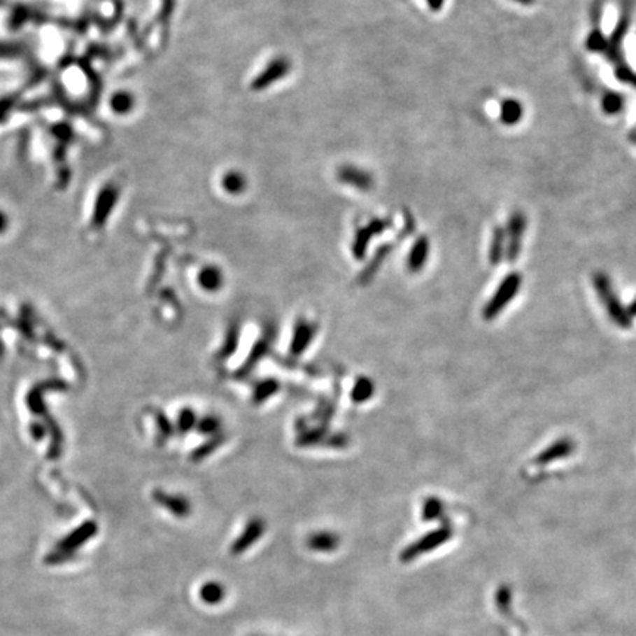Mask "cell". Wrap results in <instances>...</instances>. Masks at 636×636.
<instances>
[{"mask_svg": "<svg viewBox=\"0 0 636 636\" xmlns=\"http://www.w3.org/2000/svg\"><path fill=\"white\" fill-rule=\"evenodd\" d=\"M623 105H625V99L620 96V93H616V92L605 93L601 101V106H602L604 112L609 115L619 114V112L623 109Z\"/></svg>", "mask_w": 636, "mask_h": 636, "instance_id": "44dd1931", "label": "cell"}, {"mask_svg": "<svg viewBox=\"0 0 636 636\" xmlns=\"http://www.w3.org/2000/svg\"><path fill=\"white\" fill-rule=\"evenodd\" d=\"M199 285L208 292L218 290L222 286V273L220 268L215 265L204 267L199 273Z\"/></svg>", "mask_w": 636, "mask_h": 636, "instance_id": "e0dca14e", "label": "cell"}, {"mask_svg": "<svg viewBox=\"0 0 636 636\" xmlns=\"http://www.w3.org/2000/svg\"><path fill=\"white\" fill-rule=\"evenodd\" d=\"M218 427H220V421L214 417H208V418L202 420L201 426H199V429L205 433H214Z\"/></svg>", "mask_w": 636, "mask_h": 636, "instance_id": "4316f807", "label": "cell"}, {"mask_svg": "<svg viewBox=\"0 0 636 636\" xmlns=\"http://www.w3.org/2000/svg\"><path fill=\"white\" fill-rule=\"evenodd\" d=\"M427 3L430 6V9L433 10H439L444 5V0H427Z\"/></svg>", "mask_w": 636, "mask_h": 636, "instance_id": "f546056e", "label": "cell"}, {"mask_svg": "<svg viewBox=\"0 0 636 636\" xmlns=\"http://www.w3.org/2000/svg\"><path fill=\"white\" fill-rule=\"evenodd\" d=\"M108 105L112 114L124 118L133 114V111L136 109L137 105V99L132 90L118 89L111 93L108 99Z\"/></svg>", "mask_w": 636, "mask_h": 636, "instance_id": "9c48e42d", "label": "cell"}, {"mask_svg": "<svg viewBox=\"0 0 636 636\" xmlns=\"http://www.w3.org/2000/svg\"><path fill=\"white\" fill-rule=\"evenodd\" d=\"M505 242H507L505 230L502 227H495L489 250V260L492 265H498L502 261L505 255Z\"/></svg>", "mask_w": 636, "mask_h": 636, "instance_id": "d6986e66", "label": "cell"}, {"mask_svg": "<svg viewBox=\"0 0 636 636\" xmlns=\"http://www.w3.org/2000/svg\"><path fill=\"white\" fill-rule=\"evenodd\" d=\"M96 533H97V525L94 521L89 520L86 523H83V525H80L71 533H68L65 538H62L58 544H56L53 551L69 557L71 560H74L77 556L76 554L77 549L81 548L83 545H86L93 538V536H96Z\"/></svg>", "mask_w": 636, "mask_h": 636, "instance_id": "277c9868", "label": "cell"}, {"mask_svg": "<svg viewBox=\"0 0 636 636\" xmlns=\"http://www.w3.org/2000/svg\"><path fill=\"white\" fill-rule=\"evenodd\" d=\"M430 250V243L427 237H420L417 242L413 245L411 252L408 255V268L411 271H420L421 268L426 265L427 257Z\"/></svg>", "mask_w": 636, "mask_h": 636, "instance_id": "9a60e30c", "label": "cell"}, {"mask_svg": "<svg viewBox=\"0 0 636 636\" xmlns=\"http://www.w3.org/2000/svg\"><path fill=\"white\" fill-rule=\"evenodd\" d=\"M195 424V414L192 409H183L180 417H178V426L183 432H186L193 427Z\"/></svg>", "mask_w": 636, "mask_h": 636, "instance_id": "484cf974", "label": "cell"}, {"mask_svg": "<svg viewBox=\"0 0 636 636\" xmlns=\"http://www.w3.org/2000/svg\"><path fill=\"white\" fill-rule=\"evenodd\" d=\"M386 227H388V221L376 220L367 225V227L361 229L355 237V243H353V248H352L353 252H355V255L358 258H361L367 249V245H369V242H370L372 236H374L376 233H381Z\"/></svg>", "mask_w": 636, "mask_h": 636, "instance_id": "5bb4252c", "label": "cell"}, {"mask_svg": "<svg viewBox=\"0 0 636 636\" xmlns=\"http://www.w3.org/2000/svg\"><path fill=\"white\" fill-rule=\"evenodd\" d=\"M277 392V383L274 380H267L264 383H261L257 390H255V401L262 402L268 397H273V395Z\"/></svg>", "mask_w": 636, "mask_h": 636, "instance_id": "cb8c5ba5", "label": "cell"}, {"mask_svg": "<svg viewBox=\"0 0 636 636\" xmlns=\"http://www.w3.org/2000/svg\"><path fill=\"white\" fill-rule=\"evenodd\" d=\"M155 501H157L162 508L168 510L176 517H188L192 513L190 502L185 497H178V495H169L164 492H155L153 495Z\"/></svg>", "mask_w": 636, "mask_h": 636, "instance_id": "30bf717a", "label": "cell"}, {"mask_svg": "<svg viewBox=\"0 0 636 636\" xmlns=\"http://www.w3.org/2000/svg\"><path fill=\"white\" fill-rule=\"evenodd\" d=\"M628 313L630 317H636V299L630 304V306L628 308Z\"/></svg>", "mask_w": 636, "mask_h": 636, "instance_id": "4dcf8cb0", "label": "cell"}, {"mask_svg": "<svg viewBox=\"0 0 636 636\" xmlns=\"http://www.w3.org/2000/svg\"><path fill=\"white\" fill-rule=\"evenodd\" d=\"M199 597L206 605H218L225 598V588L215 581L205 582L199 589Z\"/></svg>", "mask_w": 636, "mask_h": 636, "instance_id": "ac0fdd59", "label": "cell"}, {"mask_svg": "<svg viewBox=\"0 0 636 636\" xmlns=\"http://www.w3.org/2000/svg\"><path fill=\"white\" fill-rule=\"evenodd\" d=\"M593 285H595V289L600 295V298L604 301L612 320L617 324V326L623 327V329H629L632 326V317L629 316L628 309L621 306L620 301L617 299V296L614 295L610 278L607 277L604 273H597L595 276H593Z\"/></svg>", "mask_w": 636, "mask_h": 636, "instance_id": "6da1fadb", "label": "cell"}, {"mask_svg": "<svg viewBox=\"0 0 636 636\" xmlns=\"http://www.w3.org/2000/svg\"><path fill=\"white\" fill-rule=\"evenodd\" d=\"M337 178L342 183H345V185L355 188L358 190H362V192L370 190L374 186V180L370 173H367V171H364V169H360L355 167H349V165L339 168Z\"/></svg>", "mask_w": 636, "mask_h": 636, "instance_id": "ba28073f", "label": "cell"}, {"mask_svg": "<svg viewBox=\"0 0 636 636\" xmlns=\"http://www.w3.org/2000/svg\"><path fill=\"white\" fill-rule=\"evenodd\" d=\"M451 536H452V530L449 528H446V526L436 529V530H433V532H430L427 535L421 536V538L417 539L416 542L405 546L404 551L401 553V556H400V558L404 563L413 561V560L418 558L420 556L429 553V551L439 548L442 544H445L451 538Z\"/></svg>", "mask_w": 636, "mask_h": 636, "instance_id": "3957f363", "label": "cell"}, {"mask_svg": "<svg viewBox=\"0 0 636 636\" xmlns=\"http://www.w3.org/2000/svg\"><path fill=\"white\" fill-rule=\"evenodd\" d=\"M246 185H248V181H246L245 176L242 173H239V171L225 173L222 180H221L222 189L227 193H230V195L243 193L245 189H246Z\"/></svg>", "mask_w": 636, "mask_h": 636, "instance_id": "ffe728a7", "label": "cell"}, {"mask_svg": "<svg viewBox=\"0 0 636 636\" xmlns=\"http://www.w3.org/2000/svg\"><path fill=\"white\" fill-rule=\"evenodd\" d=\"M314 336H316V327L313 326V324L301 320L298 324H296L295 332H293L290 352L293 353V355H301V353L309 346Z\"/></svg>", "mask_w": 636, "mask_h": 636, "instance_id": "8fae6325", "label": "cell"}, {"mask_svg": "<svg viewBox=\"0 0 636 636\" xmlns=\"http://www.w3.org/2000/svg\"><path fill=\"white\" fill-rule=\"evenodd\" d=\"M605 46H607V40L602 37V33L598 31V30L592 31L591 36L588 37V49L600 52Z\"/></svg>", "mask_w": 636, "mask_h": 636, "instance_id": "d4e9b609", "label": "cell"}, {"mask_svg": "<svg viewBox=\"0 0 636 636\" xmlns=\"http://www.w3.org/2000/svg\"><path fill=\"white\" fill-rule=\"evenodd\" d=\"M513 2H516L518 5H523V6H529V5L535 3V0H513Z\"/></svg>", "mask_w": 636, "mask_h": 636, "instance_id": "1f68e13d", "label": "cell"}, {"mask_svg": "<svg viewBox=\"0 0 636 636\" xmlns=\"http://www.w3.org/2000/svg\"><path fill=\"white\" fill-rule=\"evenodd\" d=\"M444 511V504L437 498H429L423 504V520H436L439 518Z\"/></svg>", "mask_w": 636, "mask_h": 636, "instance_id": "603a6c76", "label": "cell"}, {"mask_svg": "<svg viewBox=\"0 0 636 636\" xmlns=\"http://www.w3.org/2000/svg\"><path fill=\"white\" fill-rule=\"evenodd\" d=\"M234 348H237V329H236V330L232 329L230 336H229V342H227V345H225L224 349H222V352H224L222 355H225V357L232 355V352H233Z\"/></svg>", "mask_w": 636, "mask_h": 636, "instance_id": "83f0119b", "label": "cell"}, {"mask_svg": "<svg viewBox=\"0 0 636 636\" xmlns=\"http://www.w3.org/2000/svg\"><path fill=\"white\" fill-rule=\"evenodd\" d=\"M9 215L6 214V211L0 208V234H3L9 229Z\"/></svg>", "mask_w": 636, "mask_h": 636, "instance_id": "f1b7e54d", "label": "cell"}, {"mask_svg": "<svg viewBox=\"0 0 636 636\" xmlns=\"http://www.w3.org/2000/svg\"><path fill=\"white\" fill-rule=\"evenodd\" d=\"M526 224L528 220L523 212L516 211L514 214L508 220L507 224V248H505V255L508 262H516L517 258L520 257L521 252V242H523V236H525L526 232Z\"/></svg>", "mask_w": 636, "mask_h": 636, "instance_id": "5b68a950", "label": "cell"}, {"mask_svg": "<svg viewBox=\"0 0 636 636\" xmlns=\"http://www.w3.org/2000/svg\"><path fill=\"white\" fill-rule=\"evenodd\" d=\"M290 71V62L286 58H276L265 66L261 74L253 78L250 87L252 90H264L281 78H285Z\"/></svg>", "mask_w": 636, "mask_h": 636, "instance_id": "8992f818", "label": "cell"}, {"mask_svg": "<svg viewBox=\"0 0 636 636\" xmlns=\"http://www.w3.org/2000/svg\"><path fill=\"white\" fill-rule=\"evenodd\" d=\"M523 114H525V109H523L521 102L517 101V99H505L501 104L500 118L505 125H516L521 121Z\"/></svg>", "mask_w": 636, "mask_h": 636, "instance_id": "2e32d148", "label": "cell"}, {"mask_svg": "<svg viewBox=\"0 0 636 636\" xmlns=\"http://www.w3.org/2000/svg\"><path fill=\"white\" fill-rule=\"evenodd\" d=\"M520 286H521V276L518 273L508 274L502 280L498 290L495 292V295L492 296V299L485 306L483 317L486 320H493L495 317H497L501 311L514 299V296L518 292Z\"/></svg>", "mask_w": 636, "mask_h": 636, "instance_id": "7a4b0ae2", "label": "cell"}, {"mask_svg": "<svg viewBox=\"0 0 636 636\" xmlns=\"http://www.w3.org/2000/svg\"><path fill=\"white\" fill-rule=\"evenodd\" d=\"M374 392V386L369 379H360L352 389V400L355 402H365Z\"/></svg>", "mask_w": 636, "mask_h": 636, "instance_id": "7402d4cb", "label": "cell"}, {"mask_svg": "<svg viewBox=\"0 0 636 636\" xmlns=\"http://www.w3.org/2000/svg\"><path fill=\"white\" fill-rule=\"evenodd\" d=\"M573 451H574V442L572 439H569V437H565V439H560L556 444L549 445L545 451H542L541 454L535 458V462L542 464V465L549 464L558 458L569 457Z\"/></svg>", "mask_w": 636, "mask_h": 636, "instance_id": "7c38bea8", "label": "cell"}, {"mask_svg": "<svg viewBox=\"0 0 636 636\" xmlns=\"http://www.w3.org/2000/svg\"><path fill=\"white\" fill-rule=\"evenodd\" d=\"M339 544H341V539L333 532H317L306 539V546L316 553H332L337 549Z\"/></svg>", "mask_w": 636, "mask_h": 636, "instance_id": "4fadbf2b", "label": "cell"}, {"mask_svg": "<svg viewBox=\"0 0 636 636\" xmlns=\"http://www.w3.org/2000/svg\"><path fill=\"white\" fill-rule=\"evenodd\" d=\"M265 532V523L262 518H252L245 526L243 532L240 533L239 538L232 544L230 553L232 556H240L248 551L253 544H255Z\"/></svg>", "mask_w": 636, "mask_h": 636, "instance_id": "52a82bcc", "label": "cell"}]
</instances>
